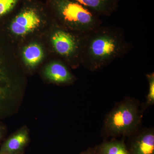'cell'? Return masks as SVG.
Instances as JSON below:
<instances>
[{
	"mask_svg": "<svg viewBox=\"0 0 154 154\" xmlns=\"http://www.w3.org/2000/svg\"><path fill=\"white\" fill-rule=\"evenodd\" d=\"M30 141V130L23 125L6 139L0 147V154H24Z\"/></svg>",
	"mask_w": 154,
	"mask_h": 154,
	"instance_id": "8",
	"label": "cell"
},
{
	"mask_svg": "<svg viewBox=\"0 0 154 154\" xmlns=\"http://www.w3.org/2000/svg\"><path fill=\"white\" fill-rule=\"evenodd\" d=\"M144 113L138 99L125 97L105 116L101 136L103 140L128 137L142 127Z\"/></svg>",
	"mask_w": 154,
	"mask_h": 154,
	"instance_id": "2",
	"label": "cell"
},
{
	"mask_svg": "<svg viewBox=\"0 0 154 154\" xmlns=\"http://www.w3.org/2000/svg\"><path fill=\"white\" fill-rule=\"evenodd\" d=\"M85 36L60 28L53 33L51 43L59 55L66 60L70 66L77 67L81 65V54Z\"/></svg>",
	"mask_w": 154,
	"mask_h": 154,
	"instance_id": "5",
	"label": "cell"
},
{
	"mask_svg": "<svg viewBox=\"0 0 154 154\" xmlns=\"http://www.w3.org/2000/svg\"><path fill=\"white\" fill-rule=\"evenodd\" d=\"M98 16L110 17L117 11L121 0H74Z\"/></svg>",
	"mask_w": 154,
	"mask_h": 154,
	"instance_id": "10",
	"label": "cell"
},
{
	"mask_svg": "<svg viewBox=\"0 0 154 154\" xmlns=\"http://www.w3.org/2000/svg\"><path fill=\"white\" fill-rule=\"evenodd\" d=\"M126 138H112L104 140L103 142L94 146L97 154H129L127 147Z\"/></svg>",
	"mask_w": 154,
	"mask_h": 154,
	"instance_id": "11",
	"label": "cell"
},
{
	"mask_svg": "<svg viewBox=\"0 0 154 154\" xmlns=\"http://www.w3.org/2000/svg\"><path fill=\"white\" fill-rule=\"evenodd\" d=\"M43 73L46 79L58 85H69L76 80L67 66L60 61L51 63L45 68Z\"/></svg>",
	"mask_w": 154,
	"mask_h": 154,
	"instance_id": "9",
	"label": "cell"
},
{
	"mask_svg": "<svg viewBox=\"0 0 154 154\" xmlns=\"http://www.w3.org/2000/svg\"><path fill=\"white\" fill-rule=\"evenodd\" d=\"M49 6L72 32L86 35L102 25L99 16L74 0H50Z\"/></svg>",
	"mask_w": 154,
	"mask_h": 154,
	"instance_id": "3",
	"label": "cell"
},
{
	"mask_svg": "<svg viewBox=\"0 0 154 154\" xmlns=\"http://www.w3.org/2000/svg\"><path fill=\"white\" fill-rule=\"evenodd\" d=\"M11 22L10 30L13 34L23 36L38 28L42 22L43 8L33 0H28Z\"/></svg>",
	"mask_w": 154,
	"mask_h": 154,
	"instance_id": "6",
	"label": "cell"
},
{
	"mask_svg": "<svg viewBox=\"0 0 154 154\" xmlns=\"http://www.w3.org/2000/svg\"><path fill=\"white\" fill-rule=\"evenodd\" d=\"M44 53L39 45L33 43L26 46L23 51V59L29 68L33 69L39 64L43 59Z\"/></svg>",
	"mask_w": 154,
	"mask_h": 154,
	"instance_id": "12",
	"label": "cell"
},
{
	"mask_svg": "<svg viewBox=\"0 0 154 154\" xmlns=\"http://www.w3.org/2000/svg\"><path fill=\"white\" fill-rule=\"evenodd\" d=\"M79 154H97L94 147L89 148L86 150L80 153Z\"/></svg>",
	"mask_w": 154,
	"mask_h": 154,
	"instance_id": "16",
	"label": "cell"
},
{
	"mask_svg": "<svg viewBox=\"0 0 154 154\" xmlns=\"http://www.w3.org/2000/svg\"><path fill=\"white\" fill-rule=\"evenodd\" d=\"M22 0H0V19L13 12Z\"/></svg>",
	"mask_w": 154,
	"mask_h": 154,
	"instance_id": "14",
	"label": "cell"
},
{
	"mask_svg": "<svg viewBox=\"0 0 154 154\" xmlns=\"http://www.w3.org/2000/svg\"><path fill=\"white\" fill-rule=\"evenodd\" d=\"M7 132V127L0 122V142L5 137Z\"/></svg>",
	"mask_w": 154,
	"mask_h": 154,
	"instance_id": "15",
	"label": "cell"
},
{
	"mask_svg": "<svg viewBox=\"0 0 154 154\" xmlns=\"http://www.w3.org/2000/svg\"><path fill=\"white\" fill-rule=\"evenodd\" d=\"M127 138L129 154H154V128H142Z\"/></svg>",
	"mask_w": 154,
	"mask_h": 154,
	"instance_id": "7",
	"label": "cell"
},
{
	"mask_svg": "<svg viewBox=\"0 0 154 154\" xmlns=\"http://www.w3.org/2000/svg\"><path fill=\"white\" fill-rule=\"evenodd\" d=\"M146 78L149 84L148 91L145 102L141 103V107L144 112L154 105V73L146 74Z\"/></svg>",
	"mask_w": 154,
	"mask_h": 154,
	"instance_id": "13",
	"label": "cell"
},
{
	"mask_svg": "<svg viewBox=\"0 0 154 154\" xmlns=\"http://www.w3.org/2000/svg\"><path fill=\"white\" fill-rule=\"evenodd\" d=\"M130 48L121 28L101 25L85 36L81 65L89 71L100 70L125 55Z\"/></svg>",
	"mask_w": 154,
	"mask_h": 154,
	"instance_id": "1",
	"label": "cell"
},
{
	"mask_svg": "<svg viewBox=\"0 0 154 154\" xmlns=\"http://www.w3.org/2000/svg\"><path fill=\"white\" fill-rule=\"evenodd\" d=\"M5 58L0 46V122L18 113L25 97V88Z\"/></svg>",
	"mask_w": 154,
	"mask_h": 154,
	"instance_id": "4",
	"label": "cell"
}]
</instances>
